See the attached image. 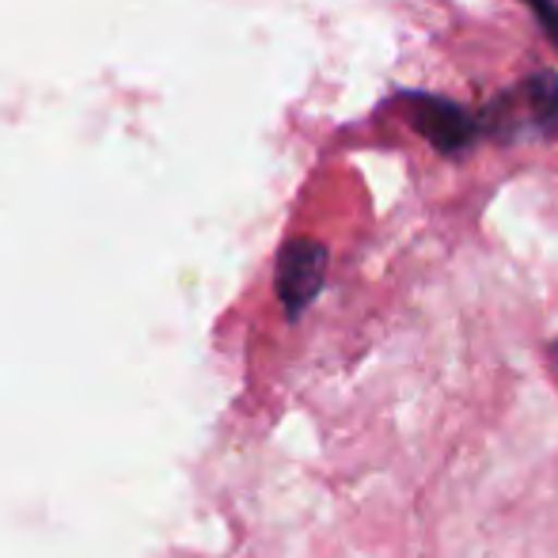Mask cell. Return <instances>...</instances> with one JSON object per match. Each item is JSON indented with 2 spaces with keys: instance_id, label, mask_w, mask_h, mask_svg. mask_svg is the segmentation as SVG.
<instances>
[{
  "instance_id": "cell-5",
  "label": "cell",
  "mask_w": 558,
  "mask_h": 558,
  "mask_svg": "<svg viewBox=\"0 0 558 558\" xmlns=\"http://www.w3.org/2000/svg\"><path fill=\"white\" fill-rule=\"evenodd\" d=\"M547 357H551V365H555V373H558V342H551V350H547Z\"/></svg>"
},
{
  "instance_id": "cell-4",
  "label": "cell",
  "mask_w": 558,
  "mask_h": 558,
  "mask_svg": "<svg viewBox=\"0 0 558 558\" xmlns=\"http://www.w3.org/2000/svg\"><path fill=\"white\" fill-rule=\"evenodd\" d=\"M532 8L539 12V20H544V27H547V35L558 43V0H529Z\"/></svg>"
},
{
  "instance_id": "cell-1",
  "label": "cell",
  "mask_w": 558,
  "mask_h": 558,
  "mask_svg": "<svg viewBox=\"0 0 558 558\" xmlns=\"http://www.w3.org/2000/svg\"><path fill=\"white\" fill-rule=\"evenodd\" d=\"M327 278V247L316 240H289L278 255V296L289 316H301Z\"/></svg>"
},
{
  "instance_id": "cell-2",
  "label": "cell",
  "mask_w": 558,
  "mask_h": 558,
  "mask_svg": "<svg viewBox=\"0 0 558 558\" xmlns=\"http://www.w3.org/2000/svg\"><path fill=\"white\" fill-rule=\"evenodd\" d=\"M407 107V122L422 133L434 148L441 153H463L475 137V122L460 111L456 104L448 99H434V96H403Z\"/></svg>"
},
{
  "instance_id": "cell-3",
  "label": "cell",
  "mask_w": 558,
  "mask_h": 558,
  "mask_svg": "<svg viewBox=\"0 0 558 558\" xmlns=\"http://www.w3.org/2000/svg\"><path fill=\"white\" fill-rule=\"evenodd\" d=\"M524 114V130L539 137H558V76L539 73L517 92Z\"/></svg>"
}]
</instances>
